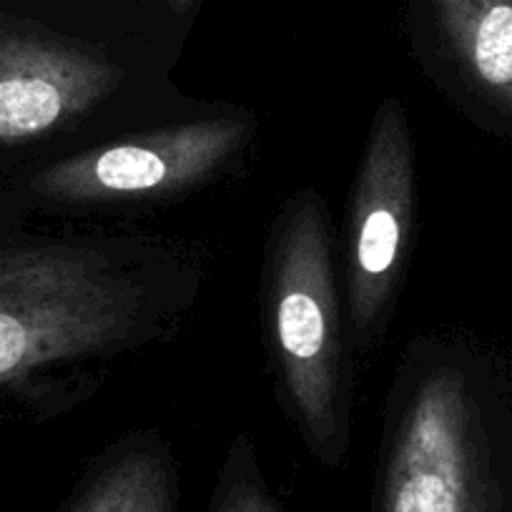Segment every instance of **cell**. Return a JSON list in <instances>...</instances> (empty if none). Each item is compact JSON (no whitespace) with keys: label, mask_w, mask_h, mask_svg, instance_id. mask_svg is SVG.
Returning a JSON list of instances; mask_svg holds the SVG:
<instances>
[{"label":"cell","mask_w":512,"mask_h":512,"mask_svg":"<svg viewBox=\"0 0 512 512\" xmlns=\"http://www.w3.org/2000/svg\"><path fill=\"white\" fill-rule=\"evenodd\" d=\"M144 292L98 251L0 249V387L134 334Z\"/></svg>","instance_id":"obj_1"},{"label":"cell","mask_w":512,"mask_h":512,"mask_svg":"<svg viewBox=\"0 0 512 512\" xmlns=\"http://www.w3.org/2000/svg\"><path fill=\"white\" fill-rule=\"evenodd\" d=\"M269 297L274 347L299 425L314 455L337 465L344 452L342 337L319 196L299 194L284 211Z\"/></svg>","instance_id":"obj_2"},{"label":"cell","mask_w":512,"mask_h":512,"mask_svg":"<svg viewBox=\"0 0 512 512\" xmlns=\"http://www.w3.org/2000/svg\"><path fill=\"white\" fill-rule=\"evenodd\" d=\"M374 512H512L460 372L422 379L384 455Z\"/></svg>","instance_id":"obj_3"},{"label":"cell","mask_w":512,"mask_h":512,"mask_svg":"<svg viewBox=\"0 0 512 512\" xmlns=\"http://www.w3.org/2000/svg\"><path fill=\"white\" fill-rule=\"evenodd\" d=\"M241 118L159 128L136 139L81 151L38 171L28 189L56 204L156 199L191 189L224 169L249 141Z\"/></svg>","instance_id":"obj_4"},{"label":"cell","mask_w":512,"mask_h":512,"mask_svg":"<svg viewBox=\"0 0 512 512\" xmlns=\"http://www.w3.org/2000/svg\"><path fill=\"white\" fill-rule=\"evenodd\" d=\"M415 216V159L400 101L374 116L359 166L349 224V312L372 332L397 287Z\"/></svg>","instance_id":"obj_5"},{"label":"cell","mask_w":512,"mask_h":512,"mask_svg":"<svg viewBox=\"0 0 512 512\" xmlns=\"http://www.w3.org/2000/svg\"><path fill=\"white\" fill-rule=\"evenodd\" d=\"M123 68L38 23L0 18V146L48 139L86 118Z\"/></svg>","instance_id":"obj_6"},{"label":"cell","mask_w":512,"mask_h":512,"mask_svg":"<svg viewBox=\"0 0 512 512\" xmlns=\"http://www.w3.org/2000/svg\"><path fill=\"white\" fill-rule=\"evenodd\" d=\"M462 71L512 116V0H432Z\"/></svg>","instance_id":"obj_7"},{"label":"cell","mask_w":512,"mask_h":512,"mask_svg":"<svg viewBox=\"0 0 512 512\" xmlns=\"http://www.w3.org/2000/svg\"><path fill=\"white\" fill-rule=\"evenodd\" d=\"M61 512H179V487L166 452L131 445L106 457Z\"/></svg>","instance_id":"obj_8"},{"label":"cell","mask_w":512,"mask_h":512,"mask_svg":"<svg viewBox=\"0 0 512 512\" xmlns=\"http://www.w3.org/2000/svg\"><path fill=\"white\" fill-rule=\"evenodd\" d=\"M209 512H284L264 485L254 450L246 440L234 442L231 447L221 467Z\"/></svg>","instance_id":"obj_9"},{"label":"cell","mask_w":512,"mask_h":512,"mask_svg":"<svg viewBox=\"0 0 512 512\" xmlns=\"http://www.w3.org/2000/svg\"><path fill=\"white\" fill-rule=\"evenodd\" d=\"M171 3V8H174L176 13H184V11H189L191 6H194L196 0H169Z\"/></svg>","instance_id":"obj_10"}]
</instances>
